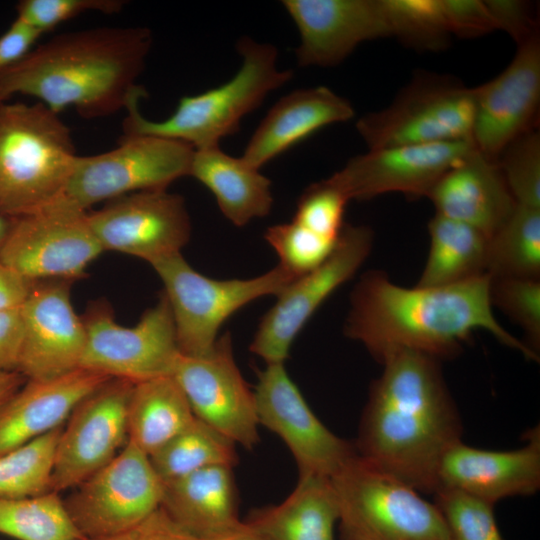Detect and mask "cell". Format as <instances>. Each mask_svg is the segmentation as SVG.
I'll return each instance as SVG.
<instances>
[{
  "label": "cell",
  "instance_id": "cell-51",
  "mask_svg": "<svg viewBox=\"0 0 540 540\" xmlns=\"http://www.w3.org/2000/svg\"><path fill=\"white\" fill-rule=\"evenodd\" d=\"M3 102H6V101H5V100L2 98V96L0 95V105H1Z\"/></svg>",
  "mask_w": 540,
  "mask_h": 540
},
{
  "label": "cell",
  "instance_id": "cell-12",
  "mask_svg": "<svg viewBox=\"0 0 540 540\" xmlns=\"http://www.w3.org/2000/svg\"><path fill=\"white\" fill-rule=\"evenodd\" d=\"M86 211L57 200L44 209L12 219L0 260L32 281H76L104 251Z\"/></svg>",
  "mask_w": 540,
  "mask_h": 540
},
{
  "label": "cell",
  "instance_id": "cell-29",
  "mask_svg": "<svg viewBox=\"0 0 540 540\" xmlns=\"http://www.w3.org/2000/svg\"><path fill=\"white\" fill-rule=\"evenodd\" d=\"M195 417L172 375L135 383L127 409L128 442L150 457Z\"/></svg>",
  "mask_w": 540,
  "mask_h": 540
},
{
  "label": "cell",
  "instance_id": "cell-14",
  "mask_svg": "<svg viewBox=\"0 0 540 540\" xmlns=\"http://www.w3.org/2000/svg\"><path fill=\"white\" fill-rule=\"evenodd\" d=\"M134 384L110 378L75 406L56 446L51 491L74 488L126 445L127 409Z\"/></svg>",
  "mask_w": 540,
  "mask_h": 540
},
{
  "label": "cell",
  "instance_id": "cell-25",
  "mask_svg": "<svg viewBox=\"0 0 540 540\" xmlns=\"http://www.w3.org/2000/svg\"><path fill=\"white\" fill-rule=\"evenodd\" d=\"M354 114L352 104L328 87L293 91L269 110L241 158L260 169L323 127L348 121Z\"/></svg>",
  "mask_w": 540,
  "mask_h": 540
},
{
  "label": "cell",
  "instance_id": "cell-30",
  "mask_svg": "<svg viewBox=\"0 0 540 540\" xmlns=\"http://www.w3.org/2000/svg\"><path fill=\"white\" fill-rule=\"evenodd\" d=\"M428 232L429 252L418 286H448L488 275L487 235L439 214L429 221Z\"/></svg>",
  "mask_w": 540,
  "mask_h": 540
},
{
  "label": "cell",
  "instance_id": "cell-46",
  "mask_svg": "<svg viewBox=\"0 0 540 540\" xmlns=\"http://www.w3.org/2000/svg\"><path fill=\"white\" fill-rule=\"evenodd\" d=\"M20 308L0 311V368L16 371L22 340Z\"/></svg>",
  "mask_w": 540,
  "mask_h": 540
},
{
  "label": "cell",
  "instance_id": "cell-40",
  "mask_svg": "<svg viewBox=\"0 0 540 540\" xmlns=\"http://www.w3.org/2000/svg\"><path fill=\"white\" fill-rule=\"evenodd\" d=\"M348 201L328 178L315 182L300 196L293 221L322 237L337 240L345 225Z\"/></svg>",
  "mask_w": 540,
  "mask_h": 540
},
{
  "label": "cell",
  "instance_id": "cell-8",
  "mask_svg": "<svg viewBox=\"0 0 540 540\" xmlns=\"http://www.w3.org/2000/svg\"><path fill=\"white\" fill-rule=\"evenodd\" d=\"M474 113V88L453 76L420 71L356 128L369 149L471 140Z\"/></svg>",
  "mask_w": 540,
  "mask_h": 540
},
{
  "label": "cell",
  "instance_id": "cell-48",
  "mask_svg": "<svg viewBox=\"0 0 540 540\" xmlns=\"http://www.w3.org/2000/svg\"><path fill=\"white\" fill-rule=\"evenodd\" d=\"M26 378L17 371L0 368V405L10 398L25 382Z\"/></svg>",
  "mask_w": 540,
  "mask_h": 540
},
{
  "label": "cell",
  "instance_id": "cell-47",
  "mask_svg": "<svg viewBox=\"0 0 540 540\" xmlns=\"http://www.w3.org/2000/svg\"><path fill=\"white\" fill-rule=\"evenodd\" d=\"M34 283L0 260V311L20 308Z\"/></svg>",
  "mask_w": 540,
  "mask_h": 540
},
{
  "label": "cell",
  "instance_id": "cell-28",
  "mask_svg": "<svg viewBox=\"0 0 540 540\" xmlns=\"http://www.w3.org/2000/svg\"><path fill=\"white\" fill-rule=\"evenodd\" d=\"M189 175L213 193L222 214L236 226L271 211V181L259 169L241 157L226 154L219 146L195 150Z\"/></svg>",
  "mask_w": 540,
  "mask_h": 540
},
{
  "label": "cell",
  "instance_id": "cell-27",
  "mask_svg": "<svg viewBox=\"0 0 540 540\" xmlns=\"http://www.w3.org/2000/svg\"><path fill=\"white\" fill-rule=\"evenodd\" d=\"M339 508L328 477L302 476L280 504L250 512L245 524L260 540H335Z\"/></svg>",
  "mask_w": 540,
  "mask_h": 540
},
{
  "label": "cell",
  "instance_id": "cell-4",
  "mask_svg": "<svg viewBox=\"0 0 540 540\" xmlns=\"http://www.w3.org/2000/svg\"><path fill=\"white\" fill-rule=\"evenodd\" d=\"M77 157L68 126L43 104L0 105V217L17 219L59 200Z\"/></svg>",
  "mask_w": 540,
  "mask_h": 540
},
{
  "label": "cell",
  "instance_id": "cell-10",
  "mask_svg": "<svg viewBox=\"0 0 540 540\" xmlns=\"http://www.w3.org/2000/svg\"><path fill=\"white\" fill-rule=\"evenodd\" d=\"M86 333L80 367L134 383L172 375L180 354L167 298L122 326L106 301H94L81 316Z\"/></svg>",
  "mask_w": 540,
  "mask_h": 540
},
{
  "label": "cell",
  "instance_id": "cell-23",
  "mask_svg": "<svg viewBox=\"0 0 540 540\" xmlns=\"http://www.w3.org/2000/svg\"><path fill=\"white\" fill-rule=\"evenodd\" d=\"M110 377L85 368L26 382L0 405V456L63 426L75 406Z\"/></svg>",
  "mask_w": 540,
  "mask_h": 540
},
{
  "label": "cell",
  "instance_id": "cell-31",
  "mask_svg": "<svg viewBox=\"0 0 540 540\" xmlns=\"http://www.w3.org/2000/svg\"><path fill=\"white\" fill-rule=\"evenodd\" d=\"M236 444L197 417L174 436L150 461L163 483L184 477L198 470L238 463Z\"/></svg>",
  "mask_w": 540,
  "mask_h": 540
},
{
  "label": "cell",
  "instance_id": "cell-1",
  "mask_svg": "<svg viewBox=\"0 0 540 540\" xmlns=\"http://www.w3.org/2000/svg\"><path fill=\"white\" fill-rule=\"evenodd\" d=\"M480 329L538 361L539 356L496 319L488 275L448 286L407 288L383 271H368L351 292L344 324V334L360 342L380 364L400 351L439 361L456 357Z\"/></svg>",
  "mask_w": 540,
  "mask_h": 540
},
{
  "label": "cell",
  "instance_id": "cell-5",
  "mask_svg": "<svg viewBox=\"0 0 540 540\" xmlns=\"http://www.w3.org/2000/svg\"><path fill=\"white\" fill-rule=\"evenodd\" d=\"M242 57L239 71L228 82L194 96H184L175 111L162 121L145 118L139 110L146 92L127 104L123 136L154 135L178 140L195 150L219 146V141L239 129L241 119L255 110L273 90L292 78L279 70L278 51L271 45L242 37L237 43Z\"/></svg>",
  "mask_w": 540,
  "mask_h": 540
},
{
  "label": "cell",
  "instance_id": "cell-26",
  "mask_svg": "<svg viewBox=\"0 0 540 540\" xmlns=\"http://www.w3.org/2000/svg\"><path fill=\"white\" fill-rule=\"evenodd\" d=\"M232 469L211 466L164 483L160 506L199 540L237 526L242 520Z\"/></svg>",
  "mask_w": 540,
  "mask_h": 540
},
{
  "label": "cell",
  "instance_id": "cell-24",
  "mask_svg": "<svg viewBox=\"0 0 540 540\" xmlns=\"http://www.w3.org/2000/svg\"><path fill=\"white\" fill-rule=\"evenodd\" d=\"M427 198L436 214L472 226L489 238L516 207L497 161L476 147L440 177Z\"/></svg>",
  "mask_w": 540,
  "mask_h": 540
},
{
  "label": "cell",
  "instance_id": "cell-16",
  "mask_svg": "<svg viewBox=\"0 0 540 540\" xmlns=\"http://www.w3.org/2000/svg\"><path fill=\"white\" fill-rule=\"evenodd\" d=\"M103 251H116L153 264L180 254L191 236L182 196L167 190L130 193L87 213Z\"/></svg>",
  "mask_w": 540,
  "mask_h": 540
},
{
  "label": "cell",
  "instance_id": "cell-33",
  "mask_svg": "<svg viewBox=\"0 0 540 540\" xmlns=\"http://www.w3.org/2000/svg\"><path fill=\"white\" fill-rule=\"evenodd\" d=\"M0 533L17 540H77L60 493L0 498Z\"/></svg>",
  "mask_w": 540,
  "mask_h": 540
},
{
  "label": "cell",
  "instance_id": "cell-49",
  "mask_svg": "<svg viewBox=\"0 0 540 540\" xmlns=\"http://www.w3.org/2000/svg\"><path fill=\"white\" fill-rule=\"evenodd\" d=\"M201 540H260L253 531L241 521L237 526Z\"/></svg>",
  "mask_w": 540,
  "mask_h": 540
},
{
  "label": "cell",
  "instance_id": "cell-36",
  "mask_svg": "<svg viewBox=\"0 0 540 540\" xmlns=\"http://www.w3.org/2000/svg\"><path fill=\"white\" fill-rule=\"evenodd\" d=\"M497 164L516 205L540 209V134L534 128L514 139Z\"/></svg>",
  "mask_w": 540,
  "mask_h": 540
},
{
  "label": "cell",
  "instance_id": "cell-34",
  "mask_svg": "<svg viewBox=\"0 0 540 540\" xmlns=\"http://www.w3.org/2000/svg\"><path fill=\"white\" fill-rule=\"evenodd\" d=\"M63 426L0 456V498L33 497L51 491L54 455Z\"/></svg>",
  "mask_w": 540,
  "mask_h": 540
},
{
  "label": "cell",
  "instance_id": "cell-35",
  "mask_svg": "<svg viewBox=\"0 0 540 540\" xmlns=\"http://www.w3.org/2000/svg\"><path fill=\"white\" fill-rule=\"evenodd\" d=\"M389 37L418 51L445 49L449 32L441 0H380Z\"/></svg>",
  "mask_w": 540,
  "mask_h": 540
},
{
  "label": "cell",
  "instance_id": "cell-45",
  "mask_svg": "<svg viewBox=\"0 0 540 540\" xmlns=\"http://www.w3.org/2000/svg\"><path fill=\"white\" fill-rule=\"evenodd\" d=\"M42 35L41 31L16 17L0 35V74L23 60Z\"/></svg>",
  "mask_w": 540,
  "mask_h": 540
},
{
  "label": "cell",
  "instance_id": "cell-3",
  "mask_svg": "<svg viewBox=\"0 0 540 540\" xmlns=\"http://www.w3.org/2000/svg\"><path fill=\"white\" fill-rule=\"evenodd\" d=\"M152 44L146 27H98L53 37L0 74V95L20 94L59 114L102 117L144 89L137 84Z\"/></svg>",
  "mask_w": 540,
  "mask_h": 540
},
{
  "label": "cell",
  "instance_id": "cell-13",
  "mask_svg": "<svg viewBox=\"0 0 540 540\" xmlns=\"http://www.w3.org/2000/svg\"><path fill=\"white\" fill-rule=\"evenodd\" d=\"M373 240L369 227L345 224L329 257L277 295L276 303L259 323L250 351L267 364L284 363L292 342L306 322L357 272L370 254Z\"/></svg>",
  "mask_w": 540,
  "mask_h": 540
},
{
  "label": "cell",
  "instance_id": "cell-44",
  "mask_svg": "<svg viewBox=\"0 0 540 540\" xmlns=\"http://www.w3.org/2000/svg\"><path fill=\"white\" fill-rule=\"evenodd\" d=\"M77 540H199L177 522L160 506L146 518L117 534L99 538Z\"/></svg>",
  "mask_w": 540,
  "mask_h": 540
},
{
  "label": "cell",
  "instance_id": "cell-41",
  "mask_svg": "<svg viewBox=\"0 0 540 540\" xmlns=\"http://www.w3.org/2000/svg\"><path fill=\"white\" fill-rule=\"evenodd\" d=\"M125 3L123 0H22L16 6V17L44 34L89 11L118 13Z\"/></svg>",
  "mask_w": 540,
  "mask_h": 540
},
{
  "label": "cell",
  "instance_id": "cell-32",
  "mask_svg": "<svg viewBox=\"0 0 540 540\" xmlns=\"http://www.w3.org/2000/svg\"><path fill=\"white\" fill-rule=\"evenodd\" d=\"M487 274L491 278L540 279V209L516 205L490 237Z\"/></svg>",
  "mask_w": 540,
  "mask_h": 540
},
{
  "label": "cell",
  "instance_id": "cell-11",
  "mask_svg": "<svg viewBox=\"0 0 540 540\" xmlns=\"http://www.w3.org/2000/svg\"><path fill=\"white\" fill-rule=\"evenodd\" d=\"M63 503L83 538L99 539L137 524L157 508L164 483L150 458L131 442L79 483Z\"/></svg>",
  "mask_w": 540,
  "mask_h": 540
},
{
  "label": "cell",
  "instance_id": "cell-6",
  "mask_svg": "<svg viewBox=\"0 0 540 540\" xmlns=\"http://www.w3.org/2000/svg\"><path fill=\"white\" fill-rule=\"evenodd\" d=\"M330 480L341 540H452L434 502L358 454Z\"/></svg>",
  "mask_w": 540,
  "mask_h": 540
},
{
  "label": "cell",
  "instance_id": "cell-50",
  "mask_svg": "<svg viewBox=\"0 0 540 540\" xmlns=\"http://www.w3.org/2000/svg\"><path fill=\"white\" fill-rule=\"evenodd\" d=\"M12 219L0 217V248L8 234Z\"/></svg>",
  "mask_w": 540,
  "mask_h": 540
},
{
  "label": "cell",
  "instance_id": "cell-18",
  "mask_svg": "<svg viewBox=\"0 0 540 540\" xmlns=\"http://www.w3.org/2000/svg\"><path fill=\"white\" fill-rule=\"evenodd\" d=\"M474 147L472 140H460L369 149L350 158L328 180L349 201L387 193L428 197L440 177Z\"/></svg>",
  "mask_w": 540,
  "mask_h": 540
},
{
  "label": "cell",
  "instance_id": "cell-7",
  "mask_svg": "<svg viewBox=\"0 0 540 540\" xmlns=\"http://www.w3.org/2000/svg\"><path fill=\"white\" fill-rule=\"evenodd\" d=\"M164 285L181 354L199 357L214 347L221 325L246 304L278 295L297 276L277 265L250 279L216 280L192 268L182 254L151 265Z\"/></svg>",
  "mask_w": 540,
  "mask_h": 540
},
{
  "label": "cell",
  "instance_id": "cell-39",
  "mask_svg": "<svg viewBox=\"0 0 540 540\" xmlns=\"http://www.w3.org/2000/svg\"><path fill=\"white\" fill-rule=\"evenodd\" d=\"M264 238L276 251L279 265L297 277L322 264L338 241L322 237L293 220L269 227Z\"/></svg>",
  "mask_w": 540,
  "mask_h": 540
},
{
  "label": "cell",
  "instance_id": "cell-2",
  "mask_svg": "<svg viewBox=\"0 0 540 540\" xmlns=\"http://www.w3.org/2000/svg\"><path fill=\"white\" fill-rule=\"evenodd\" d=\"M381 364L361 416L357 453L421 494L434 495L440 463L463 435L441 361L400 351Z\"/></svg>",
  "mask_w": 540,
  "mask_h": 540
},
{
  "label": "cell",
  "instance_id": "cell-17",
  "mask_svg": "<svg viewBox=\"0 0 540 540\" xmlns=\"http://www.w3.org/2000/svg\"><path fill=\"white\" fill-rule=\"evenodd\" d=\"M254 393L259 425L287 445L299 477L331 478L358 454L354 443L335 435L317 418L284 363L267 364L259 371Z\"/></svg>",
  "mask_w": 540,
  "mask_h": 540
},
{
  "label": "cell",
  "instance_id": "cell-15",
  "mask_svg": "<svg viewBox=\"0 0 540 540\" xmlns=\"http://www.w3.org/2000/svg\"><path fill=\"white\" fill-rule=\"evenodd\" d=\"M172 376L198 419L246 449L257 445L260 437L255 393L235 362L229 332L219 336L206 355L180 353Z\"/></svg>",
  "mask_w": 540,
  "mask_h": 540
},
{
  "label": "cell",
  "instance_id": "cell-21",
  "mask_svg": "<svg viewBox=\"0 0 540 540\" xmlns=\"http://www.w3.org/2000/svg\"><path fill=\"white\" fill-rule=\"evenodd\" d=\"M300 34L299 66L332 67L365 41L389 37L380 0H284Z\"/></svg>",
  "mask_w": 540,
  "mask_h": 540
},
{
  "label": "cell",
  "instance_id": "cell-22",
  "mask_svg": "<svg viewBox=\"0 0 540 540\" xmlns=\"http://www.w3.org/2000/svg\"><path fill=\"white\" fill-rule=\"evenodd\" d=\"M539 488V426L526 433L525 445L513 450H485L461 441L447 451L438 470V490L461 491L492 505L534 495Z\"/></svg>",
  "mask_w": 540,
  "mask_h": 540
},
{
  "label": "cell",
  "instance_id": "cell-37",
  "mask_svg": "<svg viewBox=\"0 0 540 540\" xmlns=\"http://www.w3.org/2000/svg\"><path fill=\"white\" fill-rule=\"evenodd\" d=\"M434 498L452 540H505L494 505L453 489H439Z\"/></svg>",
  "mask_w": 540,
  "mask_h": 540
},
{
  "label": "cell",
  "instance_id": "cell-38",
  "mask_svg": "<svg viewBox=\"0 0 540 540\" xmlns=\"http://www.w3.org/2000/svg\"><path fill=\"white\" fill-rule=\"evenodd\" d=\"M491 304L524 332L526 346L538 355L540 349V280L491 278Z\"/></svg>",
  "mask_w": 540,
  "mask_h": 540
},
{
  "label": "cell",
  "instance_id": "cell-9",
  "mask_svg": "<svg viewBox=\"0 0 540 540\" xmlns=\"http://www.w3.org/2000/svg\"><path fill=\"white\" fill-rule=\"evenodd\" d=\"M195 149L184 142L154 136H122L112 150L77 155L62 197L86 211L100 202L149 190H166L189 175Z\"/></svg>",
  "mask_w": 540,
  "mask_h": 540
},
{
  "label": "cell",
  "instance_id": "cell-42",
  "mask_svg": "<svg viewBox=\"0 0 540 540\" xmlns=\"http://www.w3.org/2000/svg\"><path fill=\"white\" fill-rule=\"evenodd\" d=\"M451 35L476 38L496 30L490 11L482 0H441Z\"/></svg>",
  "mask_w": 540,
  "mask_h": 540
},
{
  "label": "cell",
  "instance_id": "cell-20",
  "mask_svg": "<svg viewBox=\"0 0 540 540\" xmlns=\"http://www.w3.org/2000/svg\"><path fill=\"white\" fill-rule=\"evenodd\" d=\"M509 65L490 81L474 87L471 140L490 159L514 139L536 128L540 102V41L536 33L517 45Z\"/></svg>",
  "mask_w": 540,
  "mask_h": 540
},
{
  "label": "cell",
  "instance_id": "cell-43",
  "mask_svg": "<svg viewBox=\"0 0 540 540\" xmlns=\"http://www.w3.org/2000/svg\"><path fill=\"white\" fill-rule=\"evenodd\" d=\"M496 30L507 33L517 45L538 33L530 4L520 0H485Z\"/></svg>",
  "mask_w": 540,
  "mask_h": 540
},
{
  "label": "cell",
  "instance_id": "cell-19",
  "mask_svg": "<svg viewBox=\"0 0 540 540\" xmlns=\"http://www.w3.org/2000/svg\"><path fill=\"white\" fill-rule=\"evenodd\" d=\"M72 281H36L20 307L22 340L16 371L27 380H48L80 367L85 327L71 302Z\"/></svg>",
  "mask_w": 540,
  "mask_h": 540
}]
</instances>
